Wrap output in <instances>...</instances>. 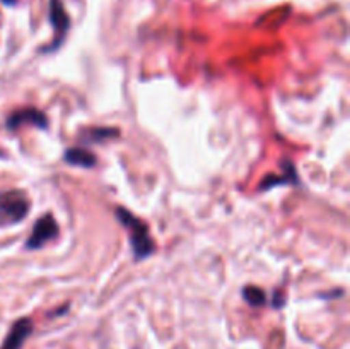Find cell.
I'll return each instance as SVG.
<instances>
[{
  "label": "cell",
  "instance_id": "cell-1",
  "mask_svg": "<svg viewBox=\"0 0 350 349\" xmlns=\"http://www.w3.org/2000/svg\"><path fill=\"white\" fill-rule=\"evenodd\" d=\"M115 214L116 219H118V221L125 226L126 231H129L133 257H135L137 262L152 255V253L156 252V245H154V240L150 238L149 228H147L146 222L123 207L116 209Z\"/></svg>",
  "mask_w": 350,
  "mask_h": 349
},
{
  "label": "cell",
  "instance_id": "cell-2",
  "mask_svg": "<svg viewBox=\"0 0 350 349\" xmlns=\"http://www.w3.org/2000/svg\"><path fill=\"white\" fill-rule=\"evenodd\" d=\"M29 207V198L23 190L0 192V228L24 221Z\"/></svg>",
  "mask_w": 350,
  "mask_h": 349
},
{
  "label": "cell",
  "instance_id": "cell-3",
  "mask_svg": "<svg viewBox=\"0 0 350 349\" xmlns=\"http://www.w3.org/2000/svg\"><path fill=\"white\" fill-rule=\"evenodd\" d=\"M58 236V224L55 221L53 214H44L41 216L40 219L34 224L33 231H31V236L27 238L26 242V248L27 250H38L44 245V243L51 242Z\"/></svg>",
  "mask_w": 350,
  "mask_h": 349
},
{
  "label": "cell",
  "instance_id": "cell-4",
  "mask_svg": "<svg viewBox=\"0 0 350 349\" xmlns=\"http://www.w3.org/2000/svg\"><path fill=\"white\" fill-rule=\"evenodd\" d=\"M50 21L53 24L55 40L50 47L44 48V51L57 50L64 43L68 27H70V19H68L67 12H65V7L62 5L60 0H50Z\"/></svg>",
  "mask_w": 350,
  "mask_h": 349
},
{
  "label": "cell",
  "instance_id": "cell-5",
  "mask_svg": "<svg viewBox=\"0 0 350 349\" xmlns=\"http://www.w3.org/2000/svg\"><path fill=\"white\" fill-rule=\"evenodd\" d=\"M23 125H36L40 129H46L48 127V118L43 112L36 108H23L14 112L12 115H9L7 118V129L17 130Z\"/></svg>",
  "mask_w": 350,
  "mask_h": 349
},
{
  "label": "cell",
  "instance_id": "cell-6",
  "mask_svg": "<svg viewBox=\"0 0 350 349\" xmlns=\"http://www.w3.org/2000/svg\"><path fill=\"white\" fill-rule=\"evenodd\" d=\"M31 332H33V324H31L29 318H21L12 325L0 349H21Z\"/></svg>",
  "mask_w": 350,
  "mask_h": 349
},
{
  "label": "cell",
  "instance_id": "cell-7",
  "mask_svg": "<svg viewBox=\"0 0 350 349\" xmlns=\"http://www.w3.org/2000/svg\"><path fill=\"white\" fill-rule=\"evenodd\" d=\"M65 161L72 166L81 168H91L96 164V156L91 151L84 149V147H72L65 153Z\"/></svg>",
  "mask_w": 350,
  "mask_h": 349
},
{
  "label": "cell",
  "instance_id": "cell-8",
  "mask_svg": "<svg viewBox=\"0 0 350 349\" xmlns=\"http://www.w3.org/2000/svg\"><path fill=\"white\" fill-rule=\"evenodd\" d=\"M284 168H286V177L282 178H273L272 174H269V177L265 178V180L262 181V185H260V190H267V188H272L273 185H279V183H297L299 181V178H297V171L296 168L293 166V164L289 163V161H284Z\"/></svg>",
  "mask_w": 350,
  "mask_h": 349
},
{
  "label": "cell",
  "instance_id": "cell-9",
  "mask_svg": "<svg viewBox=\"0 0 350 349\" xmlns=\"http://www.w3.org/2000/svg\"><path fill=\"white\" fill-rule=\"evenodd\" d=\"M118 135L120 130L103 129V127H99V129H91L89 132H85L84 135H82V140H84V142H103V140L113 139V137Z\"/></svg>",
  "mask_w": 350,
  "mask_h": 349
},
{
  "label": "cell",
  "instance_id": "cell-10",
  "mask_svg": "<svg viewBox=\"0 0 350 349\" xmlns=\"http://www.w3.org/2000/svg\"><path fill=\"white\" fill-rule=\"evenodd\" d=\"M243 296H245V300L248 301L252 307H262V305L267 303L265 291L260 289V287L256 286H246L245 289H243Z\"/></svg>",
  "mask_w": 350,
  "mask_h": 349
},
{
  "label": "cell",
  "instance_id": "cell-11",
  "mask_svg": "<svg viewBox=\"0 0 350 349\" xmlns=\"http://www.w3.org/2000/svg\"><path fill=\"white\" fill-rule=\"evenodd\" d=\"M5 3H16V0H3Z\"/></svg>",
  "mask_w": 350,
  "mask_h": 349
}]
</instances>
